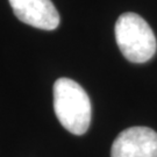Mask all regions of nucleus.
<instances>
[{
    "label": "nucleus",
    "mask_w": 157,
    "mask_h": 157,
    "mask_svg": "<svg viewBox=\"0 0 157 157\" xmlns=\"http://www.w3.org/2000/svg\"><path fill=\"white\" fill-rule=\"evenodd\" d=\"M54 109L67 132L83 135L91 122V101L85 90L70 78H58L54 84Z\"/></svg>",
    "instance_id": "nucleus-1"
},
{
    "label": "nucleus",
    "mask_w": 157,
    "mask_h": 157,
    "mask_svg": "<svg viewBox=\"0 0 157 157\" xmlns=\"http://www.w3.org/2000/svg\"><path fill=\"white\" fill-rule=\"evenodd\" d=\"M115 40L120 51L129 62L146 63L157 49L155 34L143 17L136 13H124L115 23Z\"/></svg>",
    "instance_id": "nucleus-2"
},
{
    "label": "nucleus",
    "mask_w": 157,
    "mask_h": 157,
    "mask_svg": "<svg viewBox=\"0 0 157 157\" xmlns=\"http://www.w3.org/2000/svg\"><path fill=\"white\" fill-rule=\"evenodd\" d=\"M111 157H157V133L148 127L124 129L113 142Z\"/></svg>",
    "instance_id": "nucleus-3"
},
{
    "label": "nucleus",
    "mask_w": 157,
    "mask_h": 157,
    "mask_svg": "<svg viewBox=\"0 0 157 157\" xmlns=\"http://www.w3.org/2000/svg\"><path fill=\"white\" fill-rule=\"evenodd\" d=\"M15 17L32 27L54 30L59 25V14L51 0H10Z\"/></svg>",
    "instance_id": "nucleus-4"
}]
</instances>
